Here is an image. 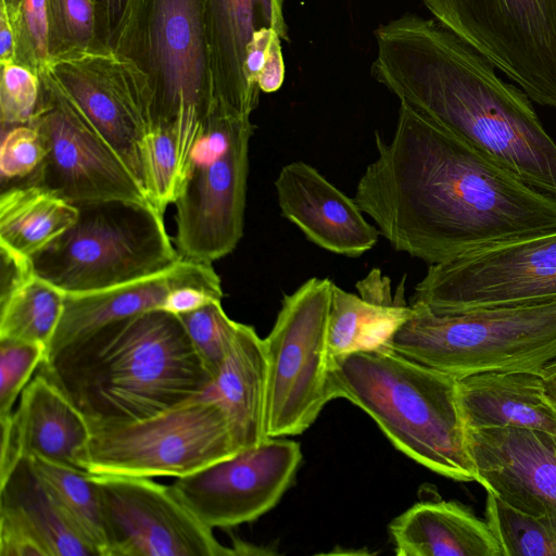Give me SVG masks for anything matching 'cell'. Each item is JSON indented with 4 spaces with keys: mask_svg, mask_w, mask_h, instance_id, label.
Listing matches in <instances>:
<instances>
[{
    "mask_svg": "<svg viewBox=\"0 0 556 556\" xmlns=\"http://www.w3.org/2000/svg\"><path fill=\"white\" fill-rule=\"evenodd\" d=\"M13 418L24 457L86 470L89 425L40 372L22 391Z\"/></svg>",
    "mask_w": 556,
    "mask_h": 556,
    "instance_id": "603a6c76",
    "label": "cell"
},
{
    "mask_svg": "<svg viewBox=\"0 0 556 556\" xmlns=\"http://www.w3.org/2000/svg\"><path fill=\"white\" fill-rule=\"evenodd\" d=\"M207 394L214 396L226 412L239 450L267 439V358L264 339L252 326L240 324Z\"/></svg>",
    "mask_w": 556,
    "mask_h": 556,
    "instance_id": "cb8c5ba5",
    "label": "cell"
},
{
    "mask_svg": "<svg viewBox=\"0 0 556 556\" xmlns=\"http://www.w3.org/2000/svg\"><path fill=\"white\" fill-rule=\"evenodd\" d=\"M15 40V64L36 74L51 60L50 20L47 0H0Z\"/></svg>",
    "mask_w": 556,
    "mask_h": 556,
    "instance_id": "1f68e13d",
    "label": "cell"
},
{
    "mask_svg": "<svg viewBox=\"0 0 556 556\" xmlns=\"http://www.w3.org/2000/svg\"><path fill=\"white\" fill-rule=\"evenodd\" d=\"M2 129L0 148L2 185L4 182H8L9 187L22 185L40 166L46 154L43 142L37 129L30 124Z\"/></svg>",
    "mask_w": 556,
    "mask_h": 556,
    "instance_id": "d590c367",
    "label": "cell"
},
{
    "mask_svg": "<svg viewBox=\"0 0 556 556\" xmlns=\"http://www.w3.org/2000/svg\"><path fill=\"white\" fill-rule=\"evenodd\" d=\"M38 368L88 424L150 418L214 384L180 317L164 309L109 324Z\"/></svg>",
    "mask_w": 556,
    "mask_h": 556,
    "instance_id": "3957f363",
    "label": "cell"
},
{
    "mask_svg": "<svg viewBox=\"0 0 556 556\" xmlns=\"http://www.w3.org/2000/svg\"><path fill=\"white\" fill-rule=\"evenodd\" d=\"M478 483L522 513H556V434L519 428L466 429Z\"/></svg>",
    "mask_w": 556,
    "mask_h": 556,
    "instance_id": "e0dca14e",
    "label": "cell"
},
{
    "mask_svg": "<svg viewBox=\"0 0 556 556\" xmlns=\"http://www.w3.org/2000/svg\"><path fill=\"white\" fill-rule=\"evenodd\" d=\"M374 138L354 199L397 252L433 265L556 228L555 199L404 103Z\"/></svg>",
    "mask_w": 556,
    "mask_h": 556,
    "instance_id": "6da1fadb",
    "label": "cell"
},
{
    "mask_svg": "<svg viewBox=\"0 0 556 556\" xmlns=\"http://www.w3.org/2000/svg\"><path fill=\"white\" fill-rule=\"evenodd\" d=\"M254 130L250 114L213 105L175 202V247L181 257L212 264L237 248L243 236Z\"/></svg>",
    "mask_w": 556,
    "mask_h": 556,
    "instance_id": "ba28073f",
    "label": "cell"
},
{
    "mask_svg": "<svg viewBox=\"0 0 556 556\" xmlns=\"http://www.w3.org/2000/svg\"><path fill=\"white\" fill-rule=\"evenodd\" d=\"M374 35L371 75L400 103L556 200V142L521 88L434 18L406 13Z\"/></svg>",
    "mask_w": 556,
    "mask_h": 556,
    "instance_id": "7a4b0ae2",
    "label": "cell"
},
{
    "mask_svg": "<svg viewBox=\"0 0 556 556\" xmlns=\"http://www.w3.org/2000/svg\"><path fill=\"white\" fill-rule=\"evenodd\" d=\"M539 374L548 397L556 405V358L546 364Z\"/></svg>",
    "mask_w": 556,
    "mask_h": 556,
    "instance_id": "ee69618b",
    "label": "cell"
},
{
    "mask_svg": "<svg viewBox=\"0 0 556 556\" xmlns=\"http://www.w3.org/2000/svg\"><path fill=\"white\" fill-rule=\"evenodd\" d=\"M389 530L399 556H503L485 518L457 501H421Z\"/></svg>",
    "mask_w": 556,
    "mask_h": 556,
    "instance_id": "7402d4cb",
    "label": "cell"
},
{
    "mask_svg": "<svg viewBox=\"0 0 556 556\" xmlns=\"http://www.w3.org/2000/svg\"><path fill=\"white\" fill-rule=\"evenodd\" d=\"M65 293L33 274L0 299V338L47 346L58 327Z\"/></svg>",
    "mask_w": 556,
    "mask_h": 556,
    "instance_id": "f1b7e54d",
    "label": "cell"
},
{
    "mask_svg": "<svg viewBox=\"0 0 556 556\" xmlns=\"http://www.w3.org/2000/svg\"><path fill=\"white\" fill-rule=\"evenodd\" d=\"M485 492L484 518L503 556H556V513H522Z\"/></svg>",
    "mask_w": 556,
    "mask_h": 556,
    "instance_id": "f546056e",
    "label": "cell"
},
{
    "mask_svg": "<svg viewBox=\"0 0 556 556\" xmlns=\"http://www.w3.org/2000/svg\"><path fill=\"white\" fill-rule=\"evenodd\" d=\"M281 215L314 244L331 253L358 257L380 236L348 197L315 167L294 161L281 167L275 182Z\"/></svg>",
    "mask_w": 556,
    "mask_h": 556,
    "instance_id": "ac0fdd59",
    "label": "cell"
},
{
    "mask_svg": "<svg viewBox=\"0 0 556 556\" xmlns=\"http://www.w3.org/2000/svg\"><path fill=\"white\" fill-rule=\"evenodd\" d=\"M276 35L278 34L274 29H260L254 33L247 47L244 73L253 86L258 87L256 80L266 61L271 40Z\"/></svg>",
    "mask_w": 556,
    "mask_h": 556,
    "instance_id": "60d3db41",
    "label": "cell"
},
{
    "mask_svg": "<svg viewBox=\"0 0 556 556\" xmlns=\"http://www.w3.org/2000/svg\"><path fill=\"white\" fill-rule=\"evenodd\" d=\"M220 282L212 264L182 257L167 269L144 278L89 293L65 294L63 312L45 359L109 324L162 309L168 295L179 287L197 285L223 291Z\"/></svg>",
    "mask_w": 556,
    "mask_h": 556,
    "instance_id": "d6986e66",
    "label": "cell"
},
{
    "mask_svg": "<svg viewBox=\"0 0 556 556\" xmlns=\"http://www.w3.org/2000/svg\"><path fill=\"white\" fill-rule=\"evenodd\" d=\"M532 102L556 110V0H422Z\"/></svg>",
    "mask_w": 556,
    "mask_h": 556,
    "instance_id": "8fae6325",
    "label": "cell"
},
{
    "mask_svg": "<svg viewBox=\"0 0 556 556\" xmlns=\"http://www.w3.org/2000/svg\"><path fill=\"white\" fill-rule=\"evenodd\" d=\"M108 556H228L212 528L199 520L170 485L150 478L96 475Z\"/></svg>",
    "mask_w": 556,
    "mask_h": 556,
    "instance_id": "9a60e30c",
    "label": "cell"
},
{
    "mask_svg": "<svg viewBox=\"0 0 556 556\" xmlns=\"http://www.w3.org/2000/svg\"><path fill=\"white\" fill-rule=\"evenodd\" d=\"M405 278L391 300H369L336 283L328 321L330 362L357 352L391 351L392 340L414 308L404 301Z\"/></svg>",
    "mask_w": 556,
    "mask_h": 556,
    "instance_id": "d4e9b609",
    "label": "cell"
},
{
    "mask_svg": "<svg viewBox=\"0 0 556 556\" xmlns=\"http://www.w3.org/2000/svg\"><path fill=\"white\" fill-rule=\"evenodd\" d=\"M329 397L358 406L416 463L478 483L454 376L392 350L357 352L330 362Z\"/></svg>",
    "mask_w": 556,
    "mask_h": 556,
    "instance_id": "277c9868",
    "label": "cell"
},
{
    "mask_svg": "<svg viewBox=\"0 0 556 556\" xmlns=\"http://www.w3.org/2000/svg\"><path fill=\"white\" fill-rule=\"evenodd\" d=\"M333 286L329 278L312 277L283 294L264 339L267 438L301 434L330 401L327 336Z\"/></svg>",
    "mask_w": 556,
    "mask_h": 556,
    "instance_id": "30bf717a",
    "label": "cell"
},
{
    "mask_svg": "<svg viewBox=\"0 0 556 556\" xmlns=\"http://www.w3.org/2000/svg\"><path fill=\"white\" fill-rule=\"evenodd\" d=\"M179 317L197 352L215 379L233 344L241 323L228 317L223 309L222 301H213Z\"/></svg>",
    "mask_w": 556,
    "mask_h": 556,
    "instance_id": "d6a6232c",
    "label": "cell"
},
{
    "mask_svg": "<svg viewBox=\"0 0 556 556\" xmlns=\"http://www.w3.org/2000/svg\"><path fill=\"white\" fill-rule=\"evenodd\" d=\"M285 80V62L281 38L276 35L270 43L264 66L257 77V86L262 92L273 93L280 89Z\"/></svg>",
    "mask_w": 556,
    "mask_h": 556,
    "instance_id": "b9f144b4",
    "label": "cell"
},
{
    "mask_svg": "<svg viewBox=\"0 0 556 556\" xmlns=\"http://www.w3.org/2000/svg\"><path fill=\"white\" fill-rule=\"evenodd\" d=\"M142 162L147 198L164 215L167 206L178 200L185 186L175 135L163 128L148 131L142 142Z\"/></svg>",
    "mask_w": 556,
    "mask_h": 556,
    "instance_id": "4dcf8cb0",
    "label": "cell"
},
{
    "mask_svg": "<svg viewBox=\"0 0 556 556\" xmlns=\"http://www.w3.org/2000/svg\"><path fill=\"white\" fill-rule=\"evenodd\" d=\"M28 459L75 531L98 556H108L101 500L92 473L42 458Z\"/></svg>",
    "mask_w": 556,
    "mask_h": 556,
    "instance_id": "83f0119b",
    "label": "cell"
},
{
    "mask_svg": "<svg viewBox=\"0 0 556 556\" xmlns=\"http://www.w3.org/2000/svg\"><path fill=\"white\" fill-rule=\"evenodd\" d=\"M15 40L9 21L0 10V64H15Z\"/></svg>",
    "mask_w": 556,
    "mask_h": 556,
    "instance_id": "7bdbcfd3",
    "label": "cell"
},
{
    "mask_svg": "<svg viewBox=\"0 0 556 556\" xmlns=\"http://www.w3.org/2000/svg\"><path fill=\"white\" fill-rule=\"evenodd\" d=\"M51 59L78 50L105 49L96 28L92 0H47Z\"/></svg>",
    "mask_w": 556,
    "mask_h": 556,
    "instance_id": "836d02e7",
    "label": "cell"
},
{
    "mask_svg": "<svg viewBox=\"0 0 556 556\" xmlns=\"http://www.w3.org/2000/svg\"><path fill=\"white\" fill-rule=\"evenodd\" d=\"M39 76L20 64L1 65L0 118L2 128L29 124L38 105Z\"/></svg>",
    "mask_w": 556,
    "mask_h": 556,
    "instance_id": "8d00e7d4",
    "label": "cell"
},
{
    "mask_svg": "<svg viewBox=\"0 0 556 556\" xmlns=\"http://www.w3.org/2000/svg\"><path fill=\"white\" fill-rule=\"evenodd\" d=\"M214 103L252 114L261 90L244 73L247 47L254 33L274 29L289 41L283 0H204Z\"/></svg>",
    "mask_w": 556,
    "mask_h": 556,
    "instance_id": "ffe728a7",
    "label": "cell"
},
{
    "mask_svg": "<svg viewBox=\"0 0 556 556\" xmlns=\"http://www.w3.org/2000/svg\"><path fill=\"white\" fill-rule=\"evenodd\" d=\"M0 507L17 515L49 556H98L71 526L27 457L20 460L0 485Z\"/></svg>",
    "mask_w": 556,
    "mask_h": 556,
    "instance_id": "4316f807",
    "label": "cell"
},
{
    "mask_svg": "<svg viewBox=\"0 0 556 556\" xmlns=\"http://www.w3.org/2000/svg\"><path fill=\"white\" fill-rule=\"evenodd\" d=\"M45 355L43 344L0 338V418L12 414L18 394Z\"/></svg>",
    "mask_w": 556,
    "mask_h": 556,
    "instance_id": "e575fe53",
    "label": "cell"
},
{
    "mask_svg": "<svg viewBox=\"0 0 556 556\" xmlns=\"http://www.w3.org/2000/svg\"><path fill=\"white\" fill-rule=\"evenodd\" d=\"M75 205L76 222L30 257L35 274L65 294L144 278L182 258L151 204L111 199Z\"/></svg>",
    "mask_w": 556,
    "mask_h": 556,
    "instance_id": "52a82bcc",
    "label": "cell"
},
{
    "mask_svg": "<svg viewBox=\"0 0 556 556\" xmlns=\"http://www.w3.org/2000/svg\"><path fill=\"white\" fill-rule=\"evenodd\" d=\"M556 300V228L429 265L412 303L458 313Z\"/></svg>",
    "mask_w": 556,
    "mask_h": 556,
    "instance_id": "7c38bea8",
    "label": "cell"
},
{
    "mask_svg": "<svg viewBox=\"0 0 556 556\" xmlns=\"http://www.w3.org/2000/svg\"><path fill=\"white\" fill-rule=\"evenodd\" d=\"M392 351L459 379L482 372H540L556 358V300L435 313L410 303Z\"/></svg>",
    "mask_w": 556,
    "mask_h": 556,
    "instance_id": "8992f818",
    "label": "cell"
},
{
    "mask_svg": "<svg viewBox=\"0 0 556 556\" xmlns=\"http://www.w3.org/2000/svg\"><path fill=\"white\" fill-rule=\"evenodd\" d=\"M38 76L39 100L29 124L39 132L46 154L22 185L40 186L73 204L111 199L150 204L126 164L47 72Z\"/></svg>",
    "mask_w": 556,
    "mask_h": 556,
    "instance_id": "4fadbf2b",
    "label": "cell"
},
{
    "mask_svg": "<svg viewBox=\"0 0 556 556\" xmlns=\"http://www.w3.org/2000/svg\"><path fill=\"white\" fill-rule=\"evenodd\" d=\"M466 429L519 428L556 434V405L539 372H482L457 379Z\"/></svg>",
    "mask_w": 556,
    "mask_h": 556,
    "instance_id": "44dd1931",
    "label": "cell"
},
{
    "mask_svg": "<svg viewBox=\"0 0 556 556\" xmlns=\"http://www.w3.org/2000/svg\"><path fill=\"white\" fill-rule=\"evenodd\" d=\"M45 71L117 153L144 191L142 142L151 124L144 76L109 48L54 56Z\"/></svg>",
    "mask_w": 556,
    "mask_h": 556,
    "instance_id": "5bb4252c",
    "label": "cell"
},
{
    "mask_svg": "<svg viewBox=\"0 0 556 556\" xmlns=\"http://www.w3.org/2000/svg\"><path fill=\"white\" fill-rule=\"evenodd\" d=\"M88 425L85 469L96 475L179 478L239 451L226 412L207 393L150 418Z\"/></svg>",
    "mask_w": 556,
    "mask_h": 556,
    "instance_id": "9c48e42d",
    "label": "cell"
},
{
    "mask_svg": "<svg viewBox=\"0 0 556 556\" xmlns=\"http://www.w3.org/2000/svg\"><path fill=\"white\" fill-rule=\"evenodd\" d=\"M0 556H49L30 528L4 507H0Z\"/></svg>",
    "mask_w": 556,
    "mask_h": 556,
    "instance_id": "74e56055",
    "label": "cell"
},
{
    "mask_svg": "<svg viewBox=\"0 0 556 556\" xmlns=\"http://www.w3.org/2000/svg\"><path fill=\"white\" fill-rule=\"evenodd\" d=\"M302 460L299 443L267 438L192 473L170 488L210 528H231L256 520L274 508L292 484Z\"/></svg>",
    "mask_w": 556,
    "mask_h": 556,
    "instance_id": "2e32d148",
    "label": "cell"
},
{
    "mask_svg": "<svg viewBox=\"0 0 556 556\" xmlns=\"http://www.w3.org/2000/svg\"><path fill=\"white\" fill-rule=\"evenodd\" d=\"M128 0H92L98 39L103 48L116 30Z\"/></svg>",
    "mask_w": 556,
    "mask_h": 556,
    "instance_id": "ab89813d",
    "label": "cell"
},
{
    "mask_svg": "<svg viewBox=\"0 0 556 556\" xmlns=\"http://www.w3.org/2000/svg\"><path fill=\"white\" fill-rule=\"evenodd\" d=\"M77 205L36 185H16L0 195V244L31 257L77 219Z\"/></svg>",
    "mask_w": 556,
    "mask_h": 556,
    "instance_id": "484cf974",
    "label": "cell"
},
{
    "mask_svg": "<svg viewBox=\"0 0 556 556\" xmlns=\"http://www.w3.org/2000/svg\"><path fill=\"white\" fill-rule=\"evenodd\" d=\"M1 427V457H0V485L3 484L20 460L24 457L14 424L13 413L0 418Z\"/></svg>",
    "mask_w": 556,
    "mask_h": 556,
    "instance_id": "f35d334b",
    "label": "cell"
},
{
    "mask_svg": "<svg viewBox=\"0 0 556 556\" xmlns=\"http://www.w3.org/2000/svg\"><path fill=\"white\" fill-rule=\"evenodd\" d=\"M109 49L144 76L150 130L175 135L186 182L214 105L204 0H128Z\"/></svg>",
    "mask_w": 556,
    "mask_h": 556,
    "instance_id": "5b68a950",
    "label": "cell"
}]
</instances>
